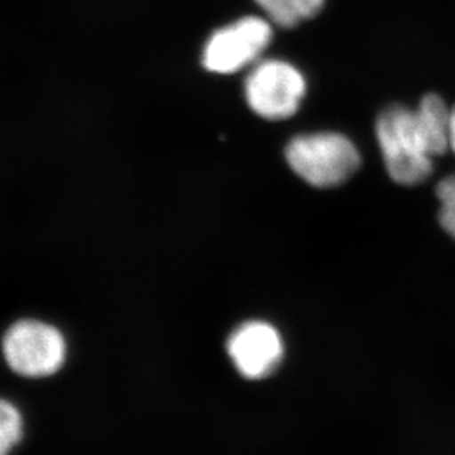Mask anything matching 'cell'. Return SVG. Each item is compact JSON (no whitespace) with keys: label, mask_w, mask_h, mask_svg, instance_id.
<instances>
[{"label":"cell","mask_w":455,"mask_h":455,"mask_svg":"<svg viewBox=\"0 0 455 455\" xmlns=\"http://www.w3.org/2000/svg\"><path fill=\"white\" fill-rule=\"evenodd\" d=\"M386 171L403 187H416L434 173L435 157L417 123L416 111L408 107H387L376 122Z\"/></svg>","instance_id":"cell-1"},{"label":"cell","mask_w":455,"mask_h":455,"mask_svg":"<svg viewBox=\"0 0 455 455\" xmlns=\"http://www.w3.org/2000/svg\"><path fill=\"white\" fill-rule=\"evenodd\" d=\"M285 158L294 173L315 188L345 184L361 166L356 147L333 132L294 138L285 148Z\"/></svg>","instance_id":"cell-2"},{"label":"cell","mask_w":455,"mask_h":455,"mask_svg":"<svg viewBox=\"0 0 455 455\" xmlns=\"http://www.w3.org/2000/svg\"><path fill=\"white\" fill-rule=\"evenodd\" d=\"M2 346L11 370L28 379L52 376L66 363V339L44 321H18L4 333Z\"/></svg>","instance_id":"cell-3"},{"label":"cell","mask_w":455,"mask_h":455,"mask_svg":"<svg viewBox=\"0 0 455 455\" xmlns=\"http://www.w3.org/2000/svg\"><path fill=\"white\" fill-rule=\"evenodd\" d=\"M244 93L245 101L259 117L284 120L298 113L307 93V82L289 62L267 60L250 71Z\"/></svg>","instance_id":"cell-4"},{"label":"cell","mask_w":455,"mask_h":455,"mask_svg":"<svg viewBox=\"0 0 455 455\" xmlns=\"http://www.w3.org/2000/svg\"><path fill=\"white\" fill-rule=\"evenodd\" d=\"M272 39L271 26L245 17L216 31L203 51V66L216 75H234L253 64Z\"/></svg>","instance_id":"cell-5"},{"label":"cell","mask_w":455,"mask_h":455,"mask_svg":"<svg viewBox=\"0 0 455 455\" xmlns=\"http://www.w3.org/2000/svg\"><path fill=\"white\" fill-rule=\"evenodd\" d=\"M228 354L241 376L258 380L278 367L284 345L275 327L263 321H249L232 331Z\"/></svg>","instance_id":"cell-6"},{"label":"cell","mask_w":455,"mask_h":455,"mask_svg":"<svg viewBox=\"0 0 455 455\" xmlns=\"http://www.w3.org/2000/svg\"><path fill=\"white\" fill-rule=\"evenodd\" d=\"M414 111L430 153L435 158L445 156L450 151L451 107L438 93H427Z\"/></svg>","instance_id":"cell-7"},{"label":"cell","mask_w":455,"mask_h":455,"mask_svg":"<svg viewBox=\"0 0 455 455\" xmlns=\"http://www.w3.org/2000/svg\"><path fill=\"white\" fill-rule=\"evenodd\" d=\"M259 6L281 27L298 26L320 12L324 0H256Z\"/></svg>","instance_id":"cell-8"},{"label":"cell","mask_w":455,"mask_h":455,"mask_svg":"<svg viewBox=\"0 0 455 455\" xmlns=\"http://www.w3.org/2000/svg\"><path fill=\"white\" fill-rule=\"evenodd\" d=\"M22 416L12 403L0 399V455H9L21 443Z\"/></svg>","instance_id":"cell-9"},{"label":"cell","mask_w":455,"mask_h":455,"mask_svg":"<svg viewBox=\"0 0 455 455\" xmlns=\"http://www.w3.org/2000/svg\"><path fill=\"white\" fill-rule=\"evenodd\" d=\"M435 194L438 198L439 225L455 241V173L439 180Z\"/></svg>","instance_id":"cell-10"},{"label":"cell","mask_w":455,"mask_h":455,"mask_svg":"<svg viewBox=\"0 0 455 455\" xmlns=\"http://www.w3.org/2000/svg\"><path fill=\"white\" fill-rule=\"evenodd\" d=\"M450 151L455 156V106L451 107L450 116Z\"/></svg>","instance_id":"cell-11"}]
</instances>
